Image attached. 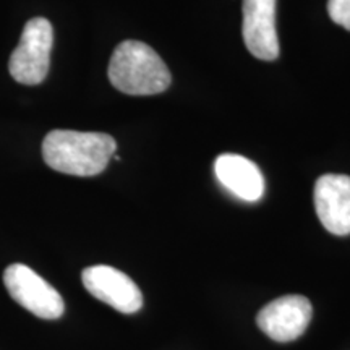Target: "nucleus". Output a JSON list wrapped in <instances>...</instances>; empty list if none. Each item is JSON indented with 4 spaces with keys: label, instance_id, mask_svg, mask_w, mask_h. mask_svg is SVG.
<instances>
[{
    "label": "nucleus",
    "instance_id": "nucleus-1",
    "mask_svg": "<svg viewBox=\"0 0 350 350\" xmlns=\"http://www.w3.org/2000/svg\"><path fill=\"white\" fill-rule=\"evenodd\" d=\"M116 151V139L96 131L52 130L42 142L44 163L57 172L77 177L100 174Z\"/></svg>",
    "mask_w": 350,
    "mask_h": 350
},
{
    "label": "nucleus",
    "instance_id": "nucleus-2",
    "mask_svg": "<svg viewBox=\"0 0 350 350\" xmlns=\"http://www.w3.org/2000/svg\"><path fill=\"white\" fill-rule=\"evenodd\" d=\"M109 80L125 94L152 96L164 93L172 77L152 47L139 41H124L111 57Z\"/></svg>",
    "mask_w": 350,
    "mask_h": 350
},
{
    "label": "nucleus",
    "instance_id": "nucleus-3",
    "mask_svg": "<svg viewBox=\"0 0 350 350\" xmlns=\"http://www.w3.org/2000/svg\"><path fill=\"white\" fill-rule=\"evenodd\" d=\"M54 29L49 20L33 18L25 25L20 42L12 52L8 70L15 81L26 86L46 80L51 65Z\"/></svg>",
    "mask_w": 350,
    "mask_h": 350
},
{
    "label": "nucleus",
    "instance_id": "nucleus-4",
    "mask_svg": "<svg viewBox=\"0 0 350 350\" xmlns=\"http://www.w3.org/2000/svg\"><path fill=\"white\" fill-rule=\"evenodd\" d=\"M3 284L16 304L42 319H57L64 314L62 297L49 282L28 266L10 265L3 273Z\"/></svg>",
    "mask_w": 350,
    "mask_h": 350
},
{
    "label": "nucleus",
    "instance_id": "nucleus-5",
    "mask_svg": "<svg viewBox=\"0 0 350 350\" xmlns=\"http://www.w3.org/2000/svg\"><path fill=\"white\" fill-rule=\"evenodd\" d=\"M313 317L310 300L301 295L279 297L262 306L256 317L258 327L278 342H291L304 334Z\"/></svg>",
    "mask_w": 350,
    "mask_h": 350
},
{
    "label": "nucleus",
    "instance_id": "nucleus-6",
    "mask_svg": "<svg viewBox=\"0 0 350 350\" xmlns=\"http://www.w3.org/2000/svg\"><path fill=\"white\" fill-rule=\"evenodd\" d=\"M81 281L94 299L104 301L117 312L137 313L143 306V294L137 284L112 266H90L83 271Z\"/></svg>",
    "mask_w": 350,
    "mask_h": 350
},
{
    "label": "nucleus",
    "instance_id": "nucleus-7",
    "mask_svg": "<svg viewBox=\"0 0 350 350\" xmlns=\"http://www.w3.org/2000/svg\"><path fill=\"white\" fill-rule=\"evenodd\" d=\"M314 209L323 227L334 235L350 234V177L325 174L314 183Z\"/></svg>",
    "mask_w": 350,
    "mask_h": 350
},
{
    "label": "nucleus",
    "instance_id": "nucleus-8",
    "mask_svg": "<svg viewBox=\"0 0 350 350\" xmlns=\"http://www.w3.org/2000/svg\"><path fill=\"white\" fill-rule=\"evenodd\" d=\"M242 34L248 52L260 60L279 57L275 0H243Z\"/></svg>",
    "mask_w": 350,
    "mask_h": 350
},
{
    "label": "nucleus",
    "instance_id": "nucleus-9",
    "mask_svg": "<svg viewBox=\"0 0 350 350\" xmlns=\"http://www.w3.org/2000/svg\"><path fill=\"white\" fill-rule=\"evenodd\" d=\"M214 172L222 187L247 203H255L265 195V177L247 157L230 152L221 154L214 163Z\"/></svg>",
    "mask_w": 350,
    "mask_h": 350
},
{
    "label": "nucleus",
    "instance_id": "nucleus-10",
    "mask_svg": "<svg viewBox=\"0 0 350 350\" xmlns=\"http://www.w3.org/2000/svg\"><path fill=\"white\" fill-rule=\"evenodd\" d=\"M327 13L336 25L350 31V0H327Z\"/></svg>",
    "mask_w": 350,
    "mask_h": 350
}]
</instances>
